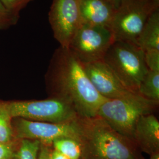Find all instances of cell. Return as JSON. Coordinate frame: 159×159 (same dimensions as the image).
Here are the masks:
<instances>
[{"mask_svg": "<svg viewBox=\"0 0 159 159\" xmlns=\"http://www.w3.org/2000/svg\"><path fill=\"white\" fill-rule=\"evenodd\" d=\"M48 21L60 46L68 48L82 24L79 0H52Z\"/></svg>", "mask_w": 159, "mask_h": 159, "instance_id": "cell-8", "label": "cell"}, {"mask_svg": "<svg viewBox=\"0 0 159 159\" xmlns=\"http://www.w3.org/2000/svg\"><path fill=\"white\" fill-rule=\"evenodd\" d=\"M53 149L69 159H81V148L79 140L73 137H62L55 140L52 144Z\"/></svg>", "mask_w": 159, "mask_h": 159, "instance_id": "cell-15", "label": "cell"}, {"mask_svg": "<svg viewBox=\"0 0 159 159\" xmlns=\"http://www.w3.org/2000/svg\"><path fill=\"white\" fill-rule=\"evenodd\" d=\"M144 60L148 70L153 71H159V51H145Z\"/></svg>", "mask_w": 159, "mask_h": 159, "instance_id": "cell-20", "label": "cell"}, {"mask_svg": "<svg viewBox=\"0 0 159 159\" xmlns=\"http://www.w3.org/2000/svg\"><path fill=\"white\" fill-rule=\"evenodd\" d=\"M34 0H0L6 8L12 13L20 16V12Z\"/></svg>", "mask_w": 159, "mask_h": 159, "instance_id": "cell-19", "label": "cell"}, {"mask_svg": "<svg viewBox=\"0 0 159 159\" xmlns=\"http://www.w3.org/2000/svg\"><path fill=\"white\" fill-rule=\"evenodd\" d=\"M50 158L51 159H69L64 156L63 154L60 153L57 150L54 149H51V154H50Z\"/></svg>", "mask_w": 159, "mask_h": 159, "instance_id": "cell-23", "label": "cell"}, {"mask_svg": "<svg viewBox=\"0 0 159 159\" xmlns=\"http://www.w3.org/2000/svg\"><path fill=\"white\" fill-rule=\"evenodd\" d=\"M51 146H48L44 144H41L38 159H51Z\"/></svg>", "mask_w": 159, "mask_h": 159, "instance_id": "cell-22", "label": "cell"}, {"mask_svg": "<svg viewBox=\"0 0 159 159\" xmlns=\"http://www.w3.org/2000/svg\"><path fill=\"white\" fill-rule=\"evenodd\" d=\"M143 51H159V8L151 14L137 41Z\"/></svg>", "mask_w": 159, "mask_h": 159, "instance_id": "cell-13", "label": "cell"}, {"mask_svg": "<svg viewBox=\"0 0 159 159\" xmlns=\"http://www.w3.org/2000/svg\"><path fill=\"white\" fill-rule=\"evenodd\" d=\"M83 67L92 85L103 97L107 99L119 98L132 92L123 85L102 60L84 64Z\"/></svg>", "mask_w": 159, "mask_h": 159, "instance_id": "cell-10", "label": "cell"}, {"mask_svg": "<svg viewBox=\"0 0 159 159\" xmlns=\"http://www.w3.org/2000/svg\"><path fill=\"white\" fill-rule=\"evenodd\" d=\"M102 61L129 90L137 93L139 87L148 70L144 52L136 44L114 41Z\"/></svg>", "mask_w": 159, "mask_h": 159, "instance_id": "cell-4", "label": "cell"}, {"mask_svg": "<svg viewBox=\"0 0 159 159\" xmlns=\"http://www.w3.org/2000/svg\"><path fill=\"white\" fill-rule=\"evenodd\" d=\"M149 159H159V153H156L150 156Z\"/></svg>", "mask_w": 159, "mask_h": 159, "instance_id": "cell-25", "label": "cell"}, {"mask_svg": "<svg viewBox=\"0 0 159 159\" xmlns=\"http://www.w3.org/2000/svg\"><path fill=\"white\" fill-rule=\"evenodd\" d=\"M46 77L51 98L67 104L79 117L96 116L107 100L96 91L83 64L68 48L60 46L55 51Z\"/></svg>", "mask_w": 159, "mask_h": 159, "instance_id": "cell-1", "label": "cell"}, {"mask_svg": "<svg viewBox=\"0 0 159 159\" xmlns=\"http://www.w3.org/2000/svg\"><path fill=\"white\" fill-rule=\"evenodd\" d=\"M41 143L38 140L22 139L12 159H38Z\"/></svg>", "mask_w": 159, "mask_h": 159, "instance_id": "cell-16", "label": "cell"}, {"mask_svg": "<svg viewBox=\"0 0 159 159\" xmlns=\"http://www.w3.org/2000/svg\"><path fill=\"white\" fill-rule=\"evenodd\" d=\"M114 41L109 27L82 24L68 48L84 64L102 60Z\"/></svg>", "mask_w": 159, "mask_h": 159, "instance_id": "cell-7", "label": "cell"}, {"mask_svg": "<svg viewBox=\"0 0 159 159\" xmlns=\"http://www.w3.org/2000/svg\"><path fill=\"white\" fill-rule=\"evenodd\" d=\"M14 152L9 143H0V159H12Z\"/></svg>", "mask_w": 159, "mask_h": 159, "instance_id": "cell-21", "label": "cell"}, {"mask_svg": "<svg viewBox=\"0 0 159 159\" xmlns=\"http://www.w3.org/2000/svg\"><path fill=\"white\" fill-rule=\"evenodd\" d=\"M133 139L142 152L150 156L159 153V121L154 114L144 115L139 119Z\"/></svg>", "mask_w": 159, "mask_h": 159, "instance_id": "cell-11", "label": "cell"}, {"mask_svg": "<svg viewBox=\"0 0 159 159\" xmlns=\"http://www.w3.org/2000/svg\"><path fill=\"white\" fill-rule=\"evenodd\" d=\"M11 117L4 109L0 107V143H8L12 137Z\"/></svg>", "mask_w": 159, "mask_h": 159, "instance_id": "cell-17", "label": "cell"}, {"mask_svg": "<svg viewBox=\"0 0 159 159\" xmlns=\"http://www.w3.org/2000/svg\"><path fill=\"white\" fill-rule=\"evenodd\" d=\"M0 107L4 109L11 119L36 121L70 123L78 116L67 104L53 98L39 101L0 102Z\"/></svg>", "mask_w": 159, "mask_h": 159, "instance_id": "cell-6", "label": "cell"}, {"mask_svg": "<svg viewBox=\"0 0 159 159\" xmlns=\"http://www.w3.org/2000/svg\"><path fill=\"white\" fill-rule=\"evenodd\" d=\"M20 16L9 11L0 1V30L10 29L16 25Z\"/></svg>", "mask_w": 159, "mask_h": 159, "instance_id": "cell-18", "label": "cell"}, {"mask_svg": "<svg viewBox=\"0 0 159 159\" xmlns=\"http://www.w3.org/2000/svg\"><path fill=\"white\" fill-rule=\"evenodd\" d=\"M137 93L148 100L159 102V71L148 70L139 85Z\"/></svg>", "mask_w": 159, "mask_h": 159, "instance_id": "cell-14", "label": "cell"}, {"mask_svg": "<svg viewBox=\"0 0 159 159\" xmlns=\"http://www.w3.org/2000/svg\"><path fill=\"white\" fill-rule=\"evenodd\" d=\"M108 1L111 2H112L114 5H115L116 7L117 8L119 6L121 0H108Z\"/></svg>", "mask_w": 159, "mask_h": 159, "instance_id": "cell-24", "label": "cell"}, {"mask_svg": "<svg viewBox=\"0 0 159 159\" xmlns=\"http://www.w3.org/2000/svg\"><path fill=\"white\" fill-rule=\"evenodd\" d=\"M81 159H145L136 142L115 130L98 116L74 120Z\"/></svg>", "mask_w": 159, "mask_h": 159, "instance_id": "cell-2", "label": "cell"}, {"mask_svg": "<svg viewBox=\"0 0 159 159\" xmlns=\"http://www.w3.org/2000/svg\"><path fill=\"white\" fill-rule=\"evenodd\" d=\"M81 23L110 27L117 10L108 0H79Z\"/></svg>", "mask_w": 159, "mask_h": 159, "instance_id": "cell-12", "label": "cell"}, {"mask_svg": "<svg viewBox=\"0 0 159 159\" xmlns=\"http://www.w3.org/2000/svg\"><path fill=\"white\" fill-rule=\"evenodd\" d=\"M159 102L148 100L138 93L126 96L107 99L98 108L97 115L120 134L133 139L137 123L144 115L154 114Z\"/></svg>", "mask_w": 159, "mask_h": 159, "instance_id": "cell-3", "label": "cell"}, {"mask_svg": "<svg viewBox=\"0 0 159 159\" xmlns=\"http://www.w3.org/2000/svg\"><path fill=\"white\" fill-rule=\"evenodd\" d=\"M16 134L21 140H38L42 144L51 147L57 139L69 137L78 139L74 121L70 123H50L18 118L16 122Z\"/></svg>", "mask_w": 159, "mask_h": 159, "instance_id": "cell-9", "label": "cell"}, {"mask_svg": "<svg viewBox=\"0 0 159 159\" xmlns=\"http://www.w3.org/2000/svg\"><path fill=\"white\" fill-rule=\"evenodd\" d=\"M159 8V0H121L110 25L114 41L137 44L148 18Z\"/></svg>", "mask_w": 159, "mask_h": 159, "instance_id": "cell-5", "label": "cell"}]
</instances>
